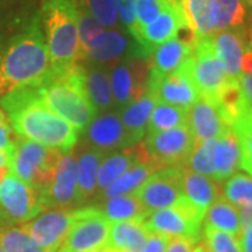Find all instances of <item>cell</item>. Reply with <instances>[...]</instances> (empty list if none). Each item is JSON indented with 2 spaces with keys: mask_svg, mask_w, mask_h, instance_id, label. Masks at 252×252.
Returning <instances> with one entry per match:
<instances>
[{
  "mask_svg": "<svg viewBox=\"0 0 252 252\" xmlns=\"http://www.w3.org/2000/svg\"><path fill=\"white\" fill-rule=\"evenodd\" d=\"M0 105L18 137L62 153L72 152L77 144L80 132L46 107L36 87L10 93L0 98Z\"/></svg>",
  "mask_w": 252,
  "mask_h": 252,
  "instance_id": "6da1fadb",
  "label": "cell"
},
{
  "mask_svg": "<svg viewBox=\"0 0 252 252\" xmlns=\"http://www.w3.org/2000/svg\"><path fill=\"white\" fill-rule=\"evenodd\" d=\"M51 62L39 16L0 46V98L39 87L51 76Z\"/></svg>",
  "mask_w": 252,
  "mask_h": 252,
  "instance_id": "7a4b0ae2",
  "label": "cell"
},
{
  "mask_svg": "<svg viewBox=\"0 0 252 252\" xmlns=\"http://www.w3.org/2000/svg\"><path fill=\"white\" fill-rule=\"evenodd\" d=\"M52 73L84 63L79 41L76 0H42L41 18Z\"/></svg>",
  "mask_w": 252,
  "mask_h": 252,
  "instance_id": "3957f363",
  "label": "cell"
},
{
  "mask_svg": "<svg viewBox=\"0 0 252 252\" xmlns=\"http://www.w3.org/2000/svg\"><path fill=\"white\" fill-rule=\"evenodd\" d=\"M38 89L39 97L48 108L83 132L97 117L86 89V67L79 64L63 73H51Z\"/></svg>",
  "mask_w": 252,
  "mask_h": 252,
  "instance_id": "277c9868",
  "label": "cell"
},
{
  "mask_svg": "<svg viewBox=\"0 0 252 252\" xmlns=\"http://www.w3.org/2000/svg\"><path fill=\"white\" fill-rule=\"evenodd\" d=\"M62 154L58 149L17 136L11 149L10 172L41 192L52 180Z\"/></svg>",
  "mask_w": 252,
  "mask_h": 252,
  "instance_id": "5b68a950",
  "label": "cell"
},
{
  "mask_svg": "<svg viewBox=\"0 0 252 252\" xmlns=\"http://www.w3.org/2000/svg\"><path fill=\"white\" fill-rule=\"evenodd\" d=\"M45 210L41 192L11 172L0 182V227L23 225Z\"/></svg>",
  "mask_w": 252,
  "mask_h": 252,
  "instance_id": "8992f818",
  "label": "cell"
},
{
  "mask_svg": "<svg viewBox=\"0 0 252 252\" xmlns=\"http://www.w3.org/2000/svg\"><path fill=\"white\" fill-rule=\"evenodd\" d=\"M142 147L146 158L160 168H184L193 150L195 139L188 125L147 133Z\"/></svg>",
  "mask_w": 252,
  "mask_h": 252,
  "instance_id": "52a82bcc",
  "label": "cell"
},
{
  "mask_svg": "<svg viewBox=\"0 0 252 252\" xmlns=\"http://www.w3.org/2000/svg\"><path fill=\"white\" fill-rule=\"evenodd\" d=\"M109 225L98 207H79L69 233L56 252L105 251Z\"/></svg>",
  "mask_w": 252,
  "mask_h": 252,
  "instance_id": "ba28073f",
  "label": "cell"
},
{
  "mask_svg": "<svg viewBox=\"0 0 252 252\" xmlns=\"http://www.w3.org/2000/svg\"><path fill=\"white\" fill-rule=\"evenodd\" d=\"M188 62L189 73L199 95L215 101L231 79L213 49L212 35L196 41Z\"/></svg>",
  "mask_w": 252,
  "mask_h": 252,
  "instance_id": "9c48e42d",
  "label": "cell"
},
{
  "mask_svg": "<svg viewBox=\"0 0 252 252\" xmlns=\"http://www.w3.org/2000/svg\"><path fill=\"white\" fill-rule=\"evenodd\" d=\"M203 219L205 217L199 212L182 200L177 206L165 207L149 213L143 223L150 233L165 235L168 238H185L195 245L199 243Z\"/></svg>",
  "mask_w": 252,
  "mask_h": 252,
  "instance_id": "30bf717a",
  "label": "cell"
},
{
  "mask_svg": "<svg viewBox=\"0 0 252 252\" xmlns=\"http://www.w3.org/2000/svg\"><path fill=\"white\" fill-rule=\"evenodd\" d=\"M149 77V59L142 55L129 56L127 59L112 64L109 69V80L112 95L118 105L125 107L143 97L147 91Z\"/></svg>",
  "mask_w": 252,
  "mask_h": 252,
  "instance_id": "8fae6325",
  "label": "cell"
},
{
  "mask_svg": "<svg viewBox=\"0 0 252 252\" xmlns=\"http://www.w3.org/2000/svg\"><path fill=\"white\" fill-rule=\"evenodd\" d=\"M181 178L182 168H160L144 181L133 195L139 199L147 215L160 209L177 206L184 200Z\"/></svg>",
  "mask_w": 252,
  "mask_h": 252,
  "instance_id": "7c38bea8",
  "label": "cell"
},
{
  "mask_svg": "<svg viewBox=\"0 0 252 252\" xmlns=\"http://www.w3.org/2000/svg\"><path fill=\"white\" fill-rule=\"evenodd\" d=\"M188 61L178 70L170 74H158L150 70L147 93H150L157 99V102L189 109V107L200 97L190 77Z\"/></svg>",
  "mask_w": 252,
  "mask_h": 252,
  "instance_id": "4fadbf2b",
  "label": "cell"
},
{
  "mask_svg": "<svg viewBox=\"0 0 252 252\" xmlns=\"http://www.w3.org/2000/svg\"><path fill=\"white\" fill-rule=\"evenodd\" d=\"M45 209H77V158L72 152L63 153L52 180L41 190Z\"/></svg>",
  "mask_w": 252,
  "mask_h": 252,
  "instance_id": "5bb4252c",
  "label": "cell"
},
{
  "mask_svg": "<svg viewBox=\"0 0 252 252\" xmlns=\"http://www.w3.org/2000/svg\"><path fill=\"white\" fill-rule=\"evenodd\" d=\"M77 209L42 210L38 216L21 227L44 251L56 252L72 227L77 215Z\"/></svg>",
  "mask_w": 252,
  "mask_h": 252,
  "instance_id": "9a60e30c",
  "label": "cell"
},
{
  "mask_svg": "<svg viewBox=\"0 0 252 252\" xmlns=\"http://www.w3.org/2000/svg\"><path fill=\"white\" fill-rule=\"evenodd\" d=\"M188 27L181 7V0H170L167 9L146 27L140 28L135 35L140 55L147 58L154 48L178 35L181 28Z\"/></svg>",
  "mask_w": 252,
  "mask_h": 252,
  "instance_id": "2e32d148",
  "label": "cell"
},
{
  "mask_svg": "<svg viewBox=\"0 0 252 252\" xmlns=\"http://www.w3.org/2000/svg\"><path fill=\"white\" fill-rule=\"evenodd\" d=\"M86 133L91 147L104 154L135 146L132 137L121 122L119 114L115 112H107L94 118L87 126Z\"/></svg>",
  "mask_w": 252,
  "mask_h": 252,
  "instance_id": "e0dca14e",
  "label": "cell"
},
{
  "mask_svg": "<svg viewBox=\"0 0 252 252\" xmlns=\"http://www.w3.org/2000/svg\"><path fill=\"white\" fill-rule=\"evenodd\" d=\"M188 127L195 142L215 140L230 129L213 99L199 97L188 109Z\"/></svg>",
  "mask_w": 252,
  "mask_h": 252,
  "instance_id": "ac0fdd59",
  "label": "cell"
},
{
  "mask_svg": "<svg viewBox=\"0 0 252 252\" xmlns=\"http://www.w3.org/2000/svg\"><path fill=\"white\" fill-rule=\"evenodd\" d=\"M213 49L224 66L230 79L238 80L241 77V61L247 51V32L244 28L224 30L212 35Z\"/></svg>",
  "mask_w": 252,
  "mask_h": 252,
  "instance_id": "d6986e66",
  "label": "cell"
},
{
  "mask_svg": "<svg viewBox=\"0 0 252 252\" xmlns=\"http://www.w3.org/2000/svg\"><path fill=\"white\" fill-rule=\"evenodd\" d=\"M182 196L184 200L193 207L205 217L207 209L212 206L217 199L221 198V188L215 180L190 171L188 168H182Z\"/></svg>",
  "mask_w": 252,
  "mask_h": 252,
  "instance_id": "ffe728a7",
  "label": "cell"
},
{
  "mask_svg": "<svg viewBox=\"0 0 252 252\" xmlns=\"http://www.w3.org/2000/svg\"><path fill=\"white\" fill-rule=\"evenodd\" d=\"M129 38L117 30L104 31L91 41L84 51V62L90 61L94 64H111L119 61L129 51Z\"/></svg>",
  "mask_w": 252,
  "mask_h": 252,
  "instance_id": "44dd1931",
  "label": "cell"
},
{
  "mask_svg": "<svg viewBox=\"0 0 252 252\" xmlns=\"http://www.w3.org/2000/svg\"><path fill=\"white\" fill-rule=\"evenodd\" d=\"M181 7L196 41L217 32V0H181Z\"/></svg>",
  "mask_w": 252,
  "mask_h": 252,
  "instance_id": "7402d4cb",
  "label": "cell"
},
{
  "mask_svg": "<svg viewBox=\"0 0 252 252\" xmlns=\"http://www.w3.org/2000/svg\"><path fill=\"white\" fill-rule=\"evenodd\" d=\"M137 162H150L146 158V154L140 143L135 144L129 149H124L118 153H111L107 158H104L99 164L98 174H97L98 195L109 184H112L124 172L127 171L132 165H135Z\"/></svg>",
  "mask_w": 252,
  "mask_h": 252,
  "instance_id": "603a6c76",
  "label": "cell"
},
{
  "mask_svg": "<svg viewBox=\"0 0 252 252\" xmlns=\"http://www.w3.org/2000/svg\"><path fill=\"white\" fill-rule=\"evenodd\" d=\"M241 147L234 130L230 127L224 135L215 139L213 144V170L216 182L228 180L240 168Z\"/></svg>",
  "mask_w": 252,
  "mask_h": 252,
  "instance_id": "cb8c5ba5",
  "label": "cell"
},
{
  "mask_svg": "<svg viewBox=\"0 0 252 252\" xmlns=\"http://www.w3.org/2000/svg\"><path fill=\"white\" fill-rule=\"evenodd\" d=\"M195 45L185 42L178 36L162 42L154 48L149 56L150 70L158 74H170L178 70L184 63L190 58Z\"/></svg>",
  "mask_w": 252,
  "mask_h": 252,
  "instance_id": "d4e9b609",
  "label": "cell"
},
{
  "mask_svg": "<svg viewBox=\"0 0 252 252\" xmlns=\"http://www.w3.org/2000/svg\"><path fill=\"white\" fill-rule=\"evenodd\" d=\"M147 235L149 230L143 221L126 220L111 223L105 250L111 252H142Z\"/></svg>",
  "mask_w": 252,
  "mask_h": 252,
  "instance_id": "484cf974",
  "label": "cell"
},
{
  "mask_svg": "<svg viewBox=\"0 0 252 252\" xmlns=\"http://www.w3.org/2000/svg\"><path fill=\"white\" fill-rule=\"evenodd\" d=\"M156 102L157 99L154 98L150 93L146 91L143 97L136 99L129 105H125L119 112L121 122L125 126V129L135 144L139 143L143 139V136L147 133V125H149Z\"/></svg>",
  "mask_w": 252,
  "mask_h": 252,
  "instance_id": "4316f807",
  "label": "cell"
},
{
  "mask_svg": "<svg viewBox=\"0 0 252 252\" xmlns=\"http://www.w3.org/2000/svg\"><path fill=\"white\" fill-rule=\"evenodd\" d=\"M102 154L90 146L77 157V195L80 203L87 202L97 192V174Z\"/></svg>",
  "mask_w": 252,
  "mask_h": 252,
  "instance_id": "83f0119b",
  "label": "cell"
},
{
  "mask_svg": "<svg viewBox=\"0 0 252 252\" xmlns=\"http://www.w3.org/2000/svg\"><path fill=\"white\" fill-rule=\"evenodd\" d=\"M157 170L158 168L153 164H150V162H137L135 165H132L127 171L124 172L112 184H109L98 196L101 199H108L114 198V196H119V195L133 193L142 187L144 181Z\"/></svg>",
  "mask_w": 252,
  "mask_h": 252,
  "instance_id": "f1b7e54d",
  "label": "cell"
},
{
  "mask_svg": "<svg viewBox=\"0 0 252 252\" xmlns=\"http://www.w3.org/2000/svg\"><path fill=\"white\" fill-rule=\"evenodd\" d=\"M98 209L101 210V213L107 217L109 223L126 221V220L144 221V219L147 216L139 199L136 198L133 193L105 199V202Z\"/></svg>",
  "mask_w": 252,
  "mask_h": 252,
  "instance_id": "f546056e",
  "label": "cell"
},
{
  "mask_svg": "<svg viewBox=\"0 0 252 252\" xmlns=\"http://www.w3.org/2000/svg\"><path fill=\"white\" fill-rule=\"evenodd\" d=\"M203 220H205V227L224 231L227 234L235 237L237 240L241 235L238 210L231 203H228L224 198H219L207 209Z\"/></svg>",
  "mask_w": 252,
  "mask_h": 252,
  "instance_id": "4dcf8cb0",
  "label": "cell"
},
{
  "mask_svg": "<svg viewBox=\"0 0 252 252\" xmlns=\"http://www.w3.org/2000/svg\"><path fill=\"white\" fill-rule=\"evenodd\" d=\"M86 89L95 111H107L114 104L109 72L102 67L86 70Z\"/></svg>",
  "mask_w": 252,
  "mask_h": 252,
  "instance_id": "1f68e13d",
  "label": "cell"
},
{
  "mask_svg": "<svg viewBox=\"0 0 252 252\" xmlns=\"http://www.w3.org/2000/svg\"><path fill=\"white\" fill-rule=\"evenodd\" d=\"M187 125H188V109L164 104V102H156L147 125V133L161 132V130H168V129Z\"/></svg>",
  "mask_w": 252,
  "mask_h": 252,
  "instance_id": "d6a6232c",
  "label": "cell"
},
{
  "mask_svg": "<svg viewBox=\"0 0 252 252\" xmlns=\"http://www.w3.org/2000/svg\"><path fill=\"white\" fill-rule=\"evenodd\" d=\"M0 248L4 252H45L21 225L0 227Z\"/></svg>",
  "mask_w": 252,
  "mask_h": 252,
  "instance_id": "836d02e7",
  "label": "cell"
},
{
  "mask_svg": "<svg viewBox=\"0 0 252 252\" xmlns=\"http://www.w3.org/2000/svg\"><path fill=\"white\" fill-rule=\"evenodd\" d=\"M217 32L244 28L248 16L247 0H217Z\"/></svg>",
  "mask_w": 252,
  "mask_h": 252,
  "instance_id": "e575fe53",
  "label": "cell"
},
{
  "mask_svg": "<svg viewBox=\"0 0 252 252\" xmlns=\"http://www.w3.org/2000/svg\"><path fill=\"white\" fill-rule=\"evenodd\" d=\"M221 195L233 206L252 203V178L245 174H234L225 181Z\"/></svg>",
  "mask_w": 252,
  "mask_h": 252,
  "instance_id": "d590c367",
  "label": "cell"
},
{
  "mask_svg": "<svg viewBox=\"0 0 252 252\" xmlns=\"http://www.w3.org/2000/svg\"><path fill=\"white\" fill-rule=\"evenodd\" d=\"M241 147V168L252 165V109L247 108L231 125Z\"/></svg>",
  "mask_w": 252,
  "mask_h": 252,
  "instance_id": "8d00e7d4",
  "label": "cell"
},
{
  "mask_svg": "<svg viewBox=\"0 0 252 252\" xmlns=\"http://www.w3.org/2000/svg\"><path fill=\"white\" fill-rule=\"evenodd\" d=\"M213 144H215V140L195 142L193 150H192V153L189 156L185 168L213 180V177H215V170H213Z\"/></svg>",
  "mask_w": 252,
  "mask_h": 252,
  "instance_id": "74e56055",
  "label": "cell"
},
{
  "mask_svg": "<svg viewBox=\"0 0 252 252\" xmlns=\"http://www.w3.org/2000/svg\"><path fill=\"white\" fill-rule=\"evenodd\" d=\"M76 11H77V30H79V41H80L83 59H84V51L91 41L104 32V26H101L95 18L93 17L86 6L80 0H76Z\"/></svg>",
  "mask_w": 252,
  "mask_h": 252,
  "instance_id": "f35d334b",
  "label": "cell"
},
{
  "mask_svg": "<svg viewBox=\"0 0 252 252\" xmlns=\"http://www.w3.org/2000/svg\"><path fill=\"white\" fill-rule=\"evenodd\" d=\"M170 0H136L135 1V16L136 27L132 32V36L135 38L137 31L140 28L146 27L167 9Z\"/></svg>",
  "mask_w": 252,
  "mask_h": 252,
  "instance_id": "ab89813d",
  "label": "cell"
},
{
  "mask_svg": "<svg viewBox=\"0 0 252 252\" xmlns=\"http://www.w3.org/2000/svg\"><path fill=\"white\" fill-rule=\"evenodd\" d=\"M93 17L104 27L118 26V11L115 0H80Z\"/></svg>",
  "mask_w": 252,
  "mask_h": 252,
  "instance_id": "60d3db41",
  "label": "cell"
},
{
  "mask_svg": "<svg viewBox=\"0 0 252 252\" xmlns=\"http://www.w3.org/2000/svg\"><path fill=\"white\" fill-rule=\"evenodd\" d=\"M203 235L206 244L213 252H243L238 240L224 231L203 227Z\"/></svg>",
  "mask_w": 252,
  "mask_h": 252,
  "instance_id": "b9f144b4",
  "label": "cell"
},
{
  "mask_svg": "<svg viewBox=\"0 0 252 252\" xmlns=\"http://www.w3.org/2000/svg\"><path fill=\"white\" fill-rule=\"evenodd\" d=\"M135 1L136 0H115L118 17L124 23V26L127 27L130 35L135 31L136 16H135Z\"/></svg>",
  "mask_w": 252,
  "mask_h": 252,
  "instance_id": "7bdbcfd3",
  "label": "cell"
},
{
  "mask_svg": "<svg viewBox=\"0 0 252 252\" xmlns=\"http://www.w3.org/2000/svg\"><path fill=\"white\" fill-rule=\"evenodd\" d=\"M171 238L165 237L161 234H156V233H150L147 235V240L143 245L142 252H165V248L168 245V241Z\"/></svg>",
  "mask_w": 252,
  "mask_h": 252,
  "instance_id": "ee69618b",
  "label": "cell"
},
{
  "mask_svg": "<svg viewBox=\"0 0 252 252\" xmlns=\"http://www.w3.org/2000/svg\"><path fill=\"white\" fill-rule=\"evenodd\" d=\"M13 137V129L6 114L0 109V149H11L14 143Z\"/></svg>",
  "mask_w": 252,
  "mask_h": 252,
  "instance_id": "f6af8a7d",
  "label": "cell"
},
{
  "mask_svg": "<svg viewBox=\"0 0 252 252\" xmlns=\"http://www.w3.org/2000/svg\"><path fill=\"white\" fill-rule=\"evenodd\" d=\"M192 250H193V244L190 241L185 240V238L175 237L168 241L165 252H192Z\"/></svg>",
  "mask_w": 252,
  "mask_h": 252,
  "instance_id": "bcb514c9",
  "label": "cell"
},
{
  "mask_svg": "<svg viewBox=\"0 0 252 252\" xmlns=\"http://www.w3.org/2000/svg\"><path fill=\"white\" fill-rule=\"evenodd\" d=\"M238 83H240V87H241L247 105L252 109V73L241 74V77L238 79Z\"/></svg>",
  "mask_w": 252,
  "mask_h": 252,
  "instance_id": "7dc6e473",
  "label": "cell"
},
{
  "mask_svg": "<svg viewBox=\"0 0 252 252\" xmlns=\"http://www.w3.org/2000/svg\"><path fill=\"white\" fill-rule=\"evenodd\" d=\"M11 149H0V182L10 174Z\"/></svg>",
  "mask_w": 252,
  "mask_h": 252,
  "instance_id": "c3c4849f",
  "label": "cell"
},
{
  "mask_svg": "<svg viewBox=\"0 0 252 252\" xmlns=\"http://www.w3.org/2000/svg\"><path fill=\"white\" fill-rule=\"evenodd\" d=\"M238 216H240V224H241V231L252 227V203L243 205L238 209Z\"/></svg>",
  "mask_w": 252,
  "mask_h": 252,
  "instance_id": "681fc988",
  "label": "cell"
},
{
  "mask_svg": "<svg viewBox=\"0 0 252 252\" xmlns=\"http://www.w3.org/2000/svg\"><path fill=\"white\" fill-rule=\"evenodd\" d=\"M238 243L243 252H252V227H248L241 231Z\"/></svg>",
  "mask_w": 252,
  "mask_h": 252,
  "instance_id": "f907efd6",
  "label": "cell"
},
{
  "mask_svg": "<svg viewBox=\"0 0 252 252\" xmlns=\"http://www.w3.org/2000/svg\"><path fill=\"white\" fill-rule=\"evenodd\" d=\"M250 73H252V51L247 48L241 61V74H250Z\"/></svg>",
  "mask_w": 252,
  "mask_h": 252,
  "instance_id": "816d5d0a",
  "label": "cell"
},
{
  "mask_svg": "<svg viewBox=\"0 0 252 252\" xmlns=\"http://www.w3.org/2000/svg\"><path fill=\"white\" fill-rule=\"evenodd\" d=\"M192 252H213L206 243H196L193 245Z\"/></svg>",
  "mask_w": 252,
  "mask_h": 252,
  "instance_id": "f5cc1de1",
  "label": "cell"
},
{
  "mask_svg": "<svg viewBox=\"0 0 252 252\" xmlns=\"http://www.w3.org/2000/svg\"><path fill=\"white\" fill-rule=\"evenodd\" d=\"M247 46H248V49L252 51V26L250 28V34H248V38H247Z\"/></svg>",
  "mask_w": 252,
  "mask_h": 252,
  "instance_id": "db71d44e",
  "label": "cell"
},
{
  "mask_svg": "<svg viewBox=\"0 0 252 252\" xmlns=\"http://www.w3.org/2000/svg\"><path fill=\"white\" fill-rule=\"evenodd\" d=\"M247 11H248V16L252 20V0H247Z\"/></svg>",
  "mask_w": 252,
  "mask_h": 252,
  "instance_id": "11a10c76",
  "label": "cell"
},
{
  "mask_svg": "<svg viewBox=\"0 0 252 252\" xmlns=\"http://www.w3.org/2000/svg\"><path fill=\"white\" fill-rule=\"evenodd\" d=\"M244 170H245L247 172H250V174L252 175V165H251V167H247V168H244Z\"/></svg>",
  "mask_w": 252,
  "mask_h": 252,
  "instance_id": "9f6ffc18",
  "label": "cell"
},
{
  "mask_svg": "<svg viewBox=\"0 0 252 252\" xmlns=\"http://www.w3.org/2000/svg\"><path fill=\"white\" fill-rule=\"evenodd\" d=\"M0 252H4V251H3V250H1V248H0Z\"/></svg>",
  "mask_w": 252,
  "mask_h": 252,
  "instance_id": "6f0895ef",
  "label": "cell"
},
{
  "mask_svg": "<svg viewBox=\"0 0 252 252\" xmlns=\"http://www.w3.org/2000/svg\"><path fill=\"white\" fill-rule=\"evenodd\" d=\"M102 252H111V251H107V250H105V251H102Z\"/></svg>",
  "mask_w": 252,
  "mask_h": 252,
  "instance_id": "680465c9",
  "label": "cell"
}]
</instances>
